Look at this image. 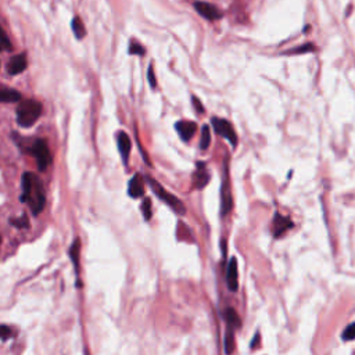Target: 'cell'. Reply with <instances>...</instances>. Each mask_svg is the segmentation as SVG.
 <instances>
[{"label":"cell","instance_id":"26","mask_svg":"<svg viewBox=\"0 0 355 355\" xmlns=\"http://www.w3.org/2000/svg\"><path fill=\"white\" fill-rule=\"evenodd\" d=\"M13 337V329L7 325H0V340L6 341Z\"/></svg>","mask_w":355,"mask_h":355},{"label":"cell","instance_id":"7","mask_svg":"<svg viewBox=\"0 0 355 355\" xmlns=\"http://www.w3.org/2000/svg\"><path fill=\"white\" fill-rule=\"evenodd\" d=\"M193 7L203 18H206L208 21H216V20H221L222 18L221 10L218 7H215L214 4L207 3V1H194Z\"/></svg>","mask_w":355,"mask_h":355},{"label":"cell","instance_id":"19","mask_svg":"<svg viewBox=\"0 0 355 355\" xmlns=\"http://www.w3.org/2000/svg\"><path fill=\"white\" fill-rule=\"evenodd\" d=\"M223 350L226 355H230L235 351V333L232 330H226V334L223 337Z\"/></svg>","mask_w":355,"mask_h":355},{"label":"cell","instance_id":"20","mask_svg":"<svg viewBox=\"0 0 355 355\" xmlns=\"http://www.w3.org/2000/svg\"><path fill=\"white\" fill-rule=\"evenodd\" d=\"M210 143H211V131H210V126L203 125L201 128V139H200V148L203 151H206L210 147Z\"/></svg>","mask_w":355,"mask_h":355},{"label":"cell","instance_id":"28","mask_svg":"<svg viewBox=\"0 0 355 355\" xmlns=\"http://www.w3.org/2000/svg\"><path fill=\"white\" fill-rule=\"evenodd\" d=\"M147 78H148V83H150V86L154 89L155 86H157V79H155V74H154V68H153V64H150V66H148Z\"/></svg>","mask_w":355,"mask_h":355},{"label":"cell","instance_id":"13","mask_svg":"<svg viewBox=\"0 0 355 355\" xmlns=\"http://www.w3.org/2000/svg\"><path fill=\"white\" fill-rule=\"evenodd\" d=\"M25 68H27V56L24 53L11 57L7 63V72L10 75L21 74L22 71H25Z\"/></svg>","mask_w":355,"mask_h":355},{"label":"cell","instance_id":"23","mask_svg":"<svg viewBox=\"0 0 355 355\" xmlns=\"http://www.w3.org/2000/svg\"><path fill=\"white\" fill-rule=\"evenodd\" d=\"M129 54H136V56H144L146 49L136 40H131L129 43Z\"/></svg>","mask_w":355,"mask_h":355},{"label":"cell","instance_id":"24","mask_svg":"<svg viewBox=\"0 0 355 355\" xmlns=\"http://www.w3.org/2000/svg\"><path fill=\"white\" fill-rule=\"evenodd\" d=\"M341 339L344 341L355 340V322L354 323H350V325L343 330V333H341Z\"/></svg>","mask_w":355,"mask_h":355},{"label":"cell","instance_id":"11","mask_svg":"<svg viewBox=\"0 0 355 355\" xmlns=\"http://www.w3.org/2000/svg\"><path fill=\"white\" fill-rule=\"evenodd\" d=\"M177 132L179 138L183 142H189L194 136V133L197 132V124L192 121H179L175 124Z\"/></svg>","mask_w":355,"mask_h":355},{"label":"cell","instance_id":"31","mask_svg":"<svg viewBox=\"0 0 355 355\" xmlns=\"http://www.w3.org/2000/svg\"><path fill=\"white\" fill-rule=\"evenodd\" d=\"M0 243H1V237H0Z\"/></svg>","mask_w":355,"mask_h":355},{"label":"cell","instance_id":"30","mask_svg":"<svg viewBox=\"0 0 355 355\" xmlns=\"http://www.w3.org/2000/svg\"><path fill=\"white\" fill-rule=\"evenodd\" d=\"M259 337H261V336H259V333H257V334L254 336V339H252V341H251V346H250V347H251V350H254V348L258 346Z\"/></svg>","mask_w":355,"mask_h":355},{"label":"cell","instance_id":"21","mask_svg":"<svg viewBox=\"0 0 355 355\" xmlns=\"http://www.w3.org/2000/svg\"><path fill=\"white\" fill-rule=\"evenodd\" d=\"M315 52V46L312 43H305L303 46H298V47H294V49H290L288 52H286L284 54L287 56H296V54H304V53H312Z\"/></svg>","mask_w":355,"mask_h":355},{"label":"cell","instance_id":"5","mask_svg":"<svg viewBox=\"0 0 355 355\" xmlns=\"http://www.w3.org/2000/svg\"><path fill=\"white\" fill-rule=\"evenodd\" d=\"M211 124H213V128H214L216 135L225 138L226 141L230 142V144H232L233 147H236L239 139H237L236 132H235V129H233V126H232L229 121L214 117V118L211 119Z\"/></svg>","mask_w":355,"mask_h":355},{"label":"cell","instance_id":"2","mask_svg":"<svg viewBox=\"0 0 355 355\" xmlns=\"http://www.w3.org/2000/svg\"><path fill=\"white\" fill-rule=\"evenodd\" d=\"M42 114V104L36 100H22L17 107V124L21 128H30L36 122Z\"/></svg>","mask_w":355,"mask_h":355},{"label":"cell","instance_id":"27","mask_svg":"<svg viewBox=\"0 0 355 355\" xmlns=\"http://www.w3.org/2000/svg\"><path fill=\"white\" fill-rule=\"evenodd\" d=\"M10 223L14 225L15 228H28V226H30V222H28L25 215L20 216L18 219H10Z\"/></svg>","mask_w":355,"mask_h":355},{"label":"cell","instance_id":"14","mask_svg":"<svg viewBox=\"0 0 355 355\" xmlns=\"http://www.w3.org/2000/svg\"><path fill=\"white\" fill-rule=\"evenodd\" d=\"M128 194L132 197V199H139L144 196V180L141 175H135V177L129 180V185H128Z\"/></svg>","mask_w":355,"mask_h":355},{"label":"cell","instance_id":"3","mask_svg":"<svg viewBox=\"0 0 355 355\" xmlns=\"http://www.w3.org/2000/svg\"><path fill=\"white\" fill-rule=\"evenodd\" d=\"M146 182H147L150 187H151V190L154 193L155 196L158 197V199L164 201L167 206L170 208H172L178 215H185L186 214V207L185 204L180 201V200L178 199L175 194H172V193L167 192L165 189H164L163 186L160 185L155 179H153L151 177H146Z\"/></svg>","mask_w":355,"mask_h":355},{"label":"cell","instance_id":"4","mask_svg":"<svg viewBox=\"0 0 355 355\" xmlns=\"http://www.w3.org/2000/svg\"><path fill=\"white\" fill-rule=\"evenodd\" d=\"M31 151H32V154L35 155V158H36L39 171H46V168L52 163V155H50L49 146H47L46 141H43V139L34 141Z\"/></svg>","mask_w":355,"mask_h":355},{"label":"cell","instance_id":"12","mask_svg":"<svg viewBox=\"0 0 355 355\" xmlns=\"http://www.w3.org/2000/svg\"><path fill=\"white\" fill-rule=\"evenodd\" d=\"M68 255H70V259H71V262H72V265H74V269H75V275H76V278L79 279V276H81V271H79V259H81V240H79V237H76L72 244L70 246V248H68Z\"/></svg>","mask_w":355,"mask_h":355},{"label":"cell","instance_id":"8","mask_svg":"<svg viewBox=\"0 0 355 355\" xmlns=\"http://www.w3.org/2000/svg\"><path fill=\"white\" fill-rule=\"evenodd\" d=\"M294 226L293 221L287 218V216H283L279 213H276L274 216V221H272V233H274V237L279 239L283 235H286V232L290 230L291 228Z\"/></svg>","mask_w":355,"mask_h":355},{"label":"cell","instance_id":"29","mask_svg":"<svg viewBox=\"0 0 355 355\" xmlns=\"http://www.w3.org/2000/svg\"><path fill=\"white\" fill-rule=\"evenodd\" d=\"M192 103L193 106H194V108H196V112L197 114H203L204 112V107H203V104H201V102H200L199 99L196 96H192Z\"/></svg>","mask_w":355,"mask_h":355},{"label":"cell","instance_id":"1","mask_svg":"<svg viewBox=\"0 0 355 355\" xmlns=\"http://www.w3.org/2000/svg\"><path fill=\"white\" fill-rule=\"evenodd\" d=\"M22 203L30 206L34 215H39L43 211L46 204V194L42 180L32 172H25L22 175Z\"/></svg>","mask_w":355,"mask_h":355},{"label":"cell","instance_id":"9","mask_svg":"<svg viewBox=\"0 0 355 355\" xmlns=\"http://www.w3.org/2000/svg\"><path fill=\"white\" fill-rule=\"evenodd\" d=\"M226 284L232 293H236L239 288V269H237V259L232 257L226 266Z\"/></svg>","mask_w":355,"mask_h":355},{"label":"cell","instance_id":"6","mask_svg":"<svg viewBox=\"0 0 355 355\" xmlns=\"http://www.w3.org/2000/svg\"><path fill=\"white\" fill-rule=\"evenodd\" d=\"M228 177V171H226V163L223 165V180H222L221 187V215L225 216L230 213L232 206H233V200H232V192H230L229 180L226 179Z\"/></svg>","mask_w":355,"mask_h":355},{"label":"cell","instance_id":"18","mask_svg":"<svg viewBox=\"0 0 355 355\" xmlns=\"http://www.w3.org/2000/svg\"><path fill=\"white\" fill-rule=\"evenodd\" d=\"M71 27H72V32H74V35L76 39L85 37V35H86V30H85V25H83V22H82V20L78 17V15H75L74 17V20L71 22Z\"/></svg>","mask_w":355,"mask_h":355},{"label":"cell","instance_id":"16","mask_svg":"<svg viewBox=\"0 0 355 355\" xmlns=\"http://www.w3.org/2000/svg\"><path fill=\"white\" fill-rule=\"evenodd\" d=\"M223 319L226 322L228 330L235 332V330L242 327V319H240L239 314L233 308H226V310L223 311Z\"/></svg>","mask_w":355,"mask_h":355},{"label":"cell","instance_id":"10","mask_svg":"<svg viewBox=\"0 0 355 355\" xmlns=\"http://www.w3.org/2000/svg\"><path fill=\"white\" fill-rule=\"evenodd\" d=\"M208 180H210V174H208L207 167L204 163L199 161L196 164V171L193 174V183L196 186V189L201 190L208 185Z\"/></svg>","mask_w":355,"mask_h":355},{"label":"cell","instance_id":"22","mask_svg":"<svg viewBox=\"0 0 355 355\" xmlns=\"http://www.w3.org/2000/svg\"><path fill=\"white\" fill-rule=\"evenodd\" d=\"M13 49V44L8 39L6 31L0 27V52H10Z\"/></svg>","mask_w":355,"mask_h":355},{"label":"cell","instance_id":"25","mask_svg":"<svg viewBox=\"0 0 355 355\" xmlns=\"http://www.w3.org/2000/svg\"><path fill=\"white\" fill-rule=\"evenodd\" d=\"M142 214H143L146 221L151 219V215H153V213H151V200L147 199V197L142 203Z\"/></svg>","mask_w":355,"mask_h":355},{"label":"cell","instance_id":"15","mask_svg":"<svg viewBox=\"0 0 355 355\" xmlns=\"http://www.w3.org/2000/svg\"><path fill=\"white\" fill-rule=\"evenodd\" d=\"M117 144H118L119 154L122 157L124 163L128 164V158H129L131 147H132V143H131L129 136H128L125 132H118V135H117Z\"/></svg>","mask_w":355,"mask_h":355},{"label":"cell","instance_id":"17","mask_svg":"<svg viewBox=\"0 0 355 355\" xmlns=\"http://www.w3.org/2000/svg\"><path fill=\"white\" fill-rule=\"evenodd\" d=\"M0 102L1 103H17L21 102V93L15 89L0 85Z\"/></svg>","mask_w":355,"mask_h":355}]
</instances>
